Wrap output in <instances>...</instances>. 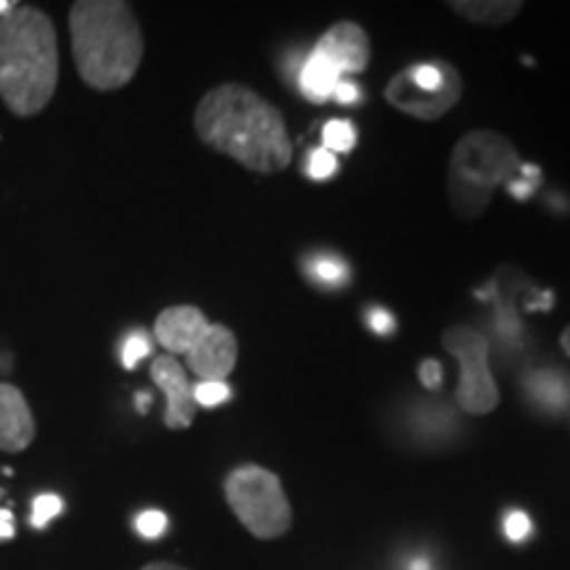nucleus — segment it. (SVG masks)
Instances as JSON below:
<instances>
[{"label":"nucleus","mask_w":570,"mask_h":570,"mask_svg":"<svg viewBox=\"0 0 570 570\" xmlns=\"http://www.w3.org/2000/svg\"><path fill=\"white\" fill-rule=\"evenodd\" d=\"M194 127L202 142L252 173H283L294 159L283 114L246 85L225 82L206 92L196 106Z\"/></svg>","instance_id":"1"},{"label":"nucleus","mask_w":570,"mask_h":570,"mask_svg":"<svg viewBox=\"0 0 570 570\" xmlns=\"http://www.w3.org/2000/svg\"><path fill=\"white\" fill-rule=\"evenodd\" d=\"M367 325L373 327V333H377V336H389V333H394V317H391V312L381 309V306H375V309L367 312Z\"/></svg>","instance_id":"25"},{"label":"nucleus","mask_w":570,"mask_h":570,"mask_svg":"<svg viewBox=\"0 0 570 570\" xmlns=\"http://www.w3.org/2000/svg\"><path fill=\"white\" fill-rule=\"evenodd\" d=\"M61 510H63L61 497L40 494L32 504V525H35V529H46V525L51 523V520L59 515Z\"/></svg>","instance_id":"22"},{"label":"nucleus","mask_w":570,"mask_h":570,"mask_svg":"<svg viewBox=\"0 0 570 570\" xmlns=\"http://www.w3.org/2000/svg\"><path fill=\"white\" fill-rule=\"evenodd\" d=\"M59 85V38L46 11L17 6L0 19V98L17 117H35Z\"/></svg>","instance_id":"2"},{"label":"nucleus","mask_w":570,"mask_h":570,"mask_svg":"<svg viewBox=\"0 0 570 570\" xmlns=\"http://www.w3.org/2000/svg\"><path fill=\"white\" fill-rule=\"evenodd\" d=\"M17 0H0V19L6 17V13H11L13 9H17Z\"/></svg>","instance_id":"30"},{"label":"nucleus","mask_w":570,"mask_h":570,"mask_svg":"<svg viewBox=\"0 0 570 570\" xmlns=\"http://www.w3.org/2000/svg\"><path fill=\"white\" fill-rule=\"evenodd\" d=\"M531 531H533L531 518L525 515V512L515 510V512H510L508 518H504V533H508V539L515 541V544H518V541L529 539Z\"/></svg>","instance_id":"24"},{"label":"nucleus","mask_w":570,"mask_h":570,"mask_svg":"<svg viewBox=\"0 0 570 570\" xmlns=\"http://www.w3.org/2000/svg\"><path fill=\"white\" fill-rule=\"evenodd\" d=\"M333 98H336V101H338L341 106H354V104H360V101H362V90L356 88L354 82L341 80V82H338V88H336V92H333Z\"/></svg>","instance_id":"27"},{"label":"nucleus","mask_w":570,"mask_h":570,"mask_svg":"<svg viewBox=\"0 0 570 570\" xmlns=\"http://www.w3.org/2000/svg\"><path fill=\"white\" fill-rule=\"evenodd\" d=\"M32 410L24 394L11 383H0V449L9 454L24 452L35 441Z\"/></svg>","instance_id":"12"},{"label":"nucleus","mask_w":570,"mask_h":570,"mask_svg":"<svg viewBox=\"0 0 570 570\" xmlns=\"http://www.w3.org/2000/svg\"><path fill=\"white\" fill-rule=\"evenodd\" d=\"M341 82V71L323 53L312 51L304 56L302 69H298V90L309 104L331 101Z\"/></svg>","instance_id":"13"},{"label":"nucleus","mask_w":570,"mask_h":570,"mask_svg":"<svg viewBox=\"0 0 570 570\" xmlns=\"http://www.w3.org/2000/svg\"><path fill=\"white\" fill-rule=\"evenodd\" d=\"M520 175L523 177H512V180L508 183V190L512 196L518 198V202H529V198L537 194L539 188V167H533V164H520Z\"/></svg>","instance_id":"21"},{"label":"nucleus","mask_w":570,"mask_h":570,"mask_svg":"<svg viewBox=\"0 0 570 570\" xmlns=\"http://www.w3.org/2000/svg\"><path fill=\"white\" fill-rule=\"evenodd\" d=\"M169 520L159 510H146L135 518V531L140 533L142 539H159L164 531H167Z\"/></svg>","instance_id":"23"},{"label":"nucleus","mask_w":570,"mask_h":570,"mask_svg":"<svg viewBox=\"0 0 570 570\" xmlns=\"http://www.w3.org/2000/svg\"><path fill=\"white\" fill-rule=\"evenodd\" d=\"M209 320L198 306L183 304V306H169L156 317L154 325V338L159 341L161 348H167L169 354H188L198 341L204 338V333L209 331Z\"/></svg>","instance_id":"11"},{"label":"nucleus","mask_w":570,"mask_h":570,"mask_svg":"<svg viewBox=\"0 0 570 570\" xmlns=\"http://www.w3.org/2000/svg\"><path fill=\"white\" fill-rule=\"evenodd\" d=\"M420 383H423L428 391L439 389L441 383H444V370H441L436 360H425L423 365H420Z\"/></svg>","instance_id":"26"},{"label":"nucleus","mask_w":570,"mask_h":570,"mask_svg":"<svg viewBox=\"0 0 570 570\" xmlns=\"http://www.w3.org/2000/svg\"><path fill=\"white\" fill-rule=\"evenodd\" d=\"M233 396V389L225 381H198L194 386V399L202 407H217Z\"/></svg>","instance_id":"20"},{"label":"nucleus","mask_w":570,"mask_h":570,"mask_svg":"<svg viewBox=\"0 0 570 570\" xmlns=\"http://www.w3.org/2000/svg\"><path fill=\"white\" fill-rule=\"evenodd\" d=\"M238 362V341L225 325H209L204 338L188 352V367L198 381H225Z\"/></svg>","instance_id":"9"},{"label":"nucleus","mask_w":570,"mask_h":570,"mask_svg":"<svg viewBox=\"0 0 570 570\" xmlns=\"http://www.w3.org/2000/svg\"><path fill=\"white\" fill-rule=\"evenodd\" d=\"M560 346H562V352H566V354L570 356V325L566 327V333H562V338H560Z\"/></svg>","instance_id":"31"},{"label":"nucleus","mask_w":570,"mask_h":570,"mask_svg":"<svg viewBox=\"0 0 570 570\" xmlns=\"http://www.w3.org/2000/svg\"><path fill=\"white\" fill-rule=\"evenodd\" d=\"M449 9L454 13H460L462 19L468 21H475V24H491V27H499L504 24V21L515 19L520 9H523V3H518V0H473V3H465V0H454V3H449Z\"/></svg>","instance_id":"15"},{"label":"nucleus","mask_w":570,"mask_h":570,"mask_svg":"<svg viewBox=\"0 0 570 570\" xmlns=\"http://www.w3.org/2000/svg\"><path fill=\"white\" fill-rule=\"evenodd\" d=\"M13 537V518L9 510H0V541Z\"/></svg>","instance_id":"28"},{"label":"nucleus","mask_w":570,"mask_h":570,"mask_svg":"<svg viewBox=\"0 0 570 570\" xmlns=\"http://www.w3.org/2000/svg\"><path fill=\"white\" fill-rule=\"evenodd\" d=\"M356 146V130L346 119H331L323 127V148L331 154H348Z\"/></svg>","instance_id":"17"},{"label":"nucleus","mask_w":570,"mask_h":570,"mask_svg":"<svg viewBox=\"0 0 570 570\" xmlns=\"http://www.w3.org/2000/svg\"><path fill=\"white\" fill-rule=\"evenodd\" d=\"M306 177L315 183H323V180H331L333 175L338 173V159L336 154H331L327 148H315V151L309 154V159H306Z\"/></svg>","instance_id":"19"},{"label":"nucleus","mask_w":570,"mask_h":570,"mask_svg":"<svg viewBox=\"0 0 570 570\" xmlns=\"http://www.w3.org/2000/svg\"><path fill=\"white\" fill-rule=\"evenodd\" d=\"M317 53H323L327 61L338 67L341 75H360L370 63V40L362 27L354 21H338L327 30L315 46Z\"/></svg>","instance_id":"10"},{"label":"nucleus","mask_w":570,"mask_h":570,"mask_svg":"<svg viewBox=\"0 0 570 570\" xmlns=\"http://www.w3.org/2000/svg\"><path fill=\"white\" fill-rule=\"evenodd\" d=\"M462 96L458 69L446 61H423L402 69L386 85V101L407 117L433 122L454 109Z\"/></svg>","instance_id":"6"},{"label":"nucleus","mask_w":570,"mask_h":570,"mask_svg":"<svg viewBox=\"0 0 570 570\" xmlns=\"http://www.w3.org/2000/svg\"><path fill=\"white\" fill-rule=\"evenodd\" d=\"M225 497L235 518L254 533L256 539H277L291 529L288 497L281 479L259 465L235 468L225 481Z\"/></svg>","instance_id":"5"},{"label":"nucleus","mask_w":570,"mask_h":570,"mask_svg":"<svg viewBox=\"0 0 570 570\" xmlns=\"http://www.w3.org/2000/svg\"><path fill=\"white\" fill-rule=\"evenodd\" d=\"M148 407H151V396H148V394H138V410L146 412Z\"/></svg>","instance_id":"32"},{"label":"nucleus","mask_w":570,"mask_h":570,"mask_svg":"<svg viewBox=\"0 0 570 570\" xmlns=\"http://www.w3.org/2000/svg\"><path fill=\"white\" fill-rule=\"evenodd\" d=\"M151 348H154L151 333H146V331L127 333V338L122 341V365L127 370H135V365H138L142 356L151 354Z\"/></svg>","instance_id":"18"},{"label":"nucleus","mask_w":570,"mask_h":570,"mask_svg":"<svg viewBox=\"0 0 570 570\" xmlns=\"http://www.w3.org/2000/svg\"><path fill=\"white\" fill-rule=\"evenodd\" d=\"M520 169L518 148L494 130H473L454 146L446 169L452 209L462 219H475L487 209L499 185H508Z\"/></svg>","instance_id":"4"},{"label":"nucleus","mask_w":570,"mask_h":570,"mask_svg":"<svg viewBox=\"0 0 570 570\" xmlns=\"http://www.w3.org/2000/svg\"><path fill=\"white\" fill-rule=\"evenodd\" d=\"M151 377L154 383L164 391L167 396V412H164V425L175 428H188L196 417V399L194 386H190L188 373H185L180 362L173 354H161L151 362Z\"/></svg>","instance_id":"8"},{"label":"nucleus","mask_w":570,"mask_h":570,"mask_svg":"<svg viewBox=\"0 0 570 570\" xmlns=\"http://www.w3.org/2000/svg\"><path fill=\"white\" fill-rule=\"evenodd\" d=\"M71 56L92 90H119L142 61V32L130 3L77 0L69 11Z\"/></svg>","instance_id":"3"},{"label":"nucleus","mask_w":570,"mask_h":570,"mask_svg":"<svg viewBox=\"0 0 570 570\" xmlns=\"http://www.w3.org/2000/svg\"><path fill=\"white\" fill-rule=\"evenodd\" d=\"M441 344L460 362L458 404L470 415H487L499 404V389L489 367V338L475 327H446Z\"/></svg>","instance_id":"7"},{"label":"nucleus","mask_w":570,"mask_h":570,"mask_svg":"<svg viewBox=\"0 0 570 570\" xmlns=\"http://www.w3.org/2000/svg\"><path fill=\"white\" fill-rule=\"evenodd\" d=\"M142 570H188V568L175 566V562H151V566H146Z\"/></svg>","instance_id":"29"},{"label":"nucleus","mask_w":570,"mask_h":570,"mask_svg":"<svg viewBox=\"0 0 570 570\" xmlns=\"http://www.w3.org/2000/svg\"><path fill=\"white\" fill-rule=\"evenodd\" d=\"M525 389L533 402L539 404L541 410L550 412H562L570 404V389L566 377L560 373H552V370H539V373H531L529 381H525Z\"/></svg>","instance_id":"14"},{"label":"nucleus","mask_w":570,"mask_h":570,"mask_svg":"<svg viewBox=\"0 0 570 570\" xmlns=\"http://www.w3.org/2000/svg\"><path fill=\"white\" fill-rule=\"evenodd\" d=\"M306 269L317 283H325L327 288H341L348 281V265L333 254H317L315 259L306 262Z\"/></svg>","instance_id":"16"},{"label":"nucleus","mask_w":570,"mask_h":570,"mask_svg":"<svg viewBox=\"0 0 570 570\" xmlns=\"http://www.w3.org/2000/svg\"><path fill=\"white\" fill-rule=\"evenodd\" d=\"M410 570H431V566H428L425 560H415V562H412V566H410Z\"/></svg>","instance_id":"33"}]
</instances>
